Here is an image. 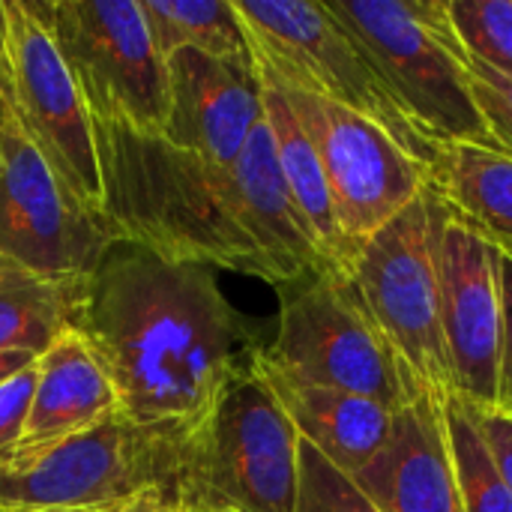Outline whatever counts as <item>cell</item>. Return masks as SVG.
I'll use <instances>...</instances> for the list:
<instances>
[{
	"instance_id": "1",
	"label": "cell",
	"mask_w": 512,
	"mask_h": 512,
	"mask_svg": "<svg viewBox=\"0 0 512 512\" xmlns=\"http://www.w3.org/2000/svg\"><path fill=\"white\" fill-rule=\"evenodd\" d=\"M75 330L105 369L120 414L171 441L192 435L258 345L216 270L114 243L93 267Z\"/></svg>"
},
{
	"instance_id": "2",
	"label": "cell",
	"mask_w": 512,
	"mask_h": 512,
	"mask_svg": "<svg viewBox=\"0 0 512 512\" xmlns=\"http://www.w3.org/2000/svg\"><path fill=\"white\" fill-rule=\"evenodd\" d=\"M93 135L114 243L267 282V267L231 210L228 174L210 171L162 135L99 120Z\"/></svg>"
},
{
	"instance_id": "3",
	"label": "cell",
	"mask_w": 512,
	"mask_h": 512,
	"mask_svg": "<svg viewBox=\"0 0 512 512\" xmlns=\"http://www.w3.org/2000/svg\"><path fill=\"white\" fill-rule=\"evenodd\" d=\"M255 348L207 420L174 447L168 504L297 512L300 435L258 372Z\"/></svg>"
},
{
	"instance_id": "4",
	"label": "cell",
	"mask_w": 512,
	"mask_h": 512,
	"mask_svg": "<svg viewBox=\"0 0 512 512\" xmlns=\"http://www.w3.org/2000/svg\"><path fill=\"white\" fill-rule=\"evenodd\" d=\"M360 42L414 129L435 147H495L447 0H324ZM498 150V147H495Z\"/></svg>"
},
{
	"instance_id": "5",
	"label": "cell",
	"mask_w": 512,
	"mask_h": 512,
	"mask_svg": "<svg viewBox=\"0 0 512 512\" xmlns=\"http://www.w3.org/2000/svg\"><path fill=\"white\" fill-rule=\"evenodd\" d=\"M345 273L384 339L411 402L432 399L444 405L453 396V372L441 324L432 180L354 252Z\"/></svg>"
},
{
	"instance_id": "6",
	"label": "cell",
	"mask_w": 512,
	"mask_h": 512,
	"mask_svg": "<svg viewBox=\"0 0 512 512\" xmlns=\"http://www.w3.org/2000/svg\"><path fill=\"white\" fill-rule=\"evenodd\" d=\"M258 75L351 108L384 126L423 162L438 150L414 129L360 42L315 0H234Z\"/></svg>"
},
{
	"instance_id": "7",
	"label": "cell",
	"mask_w": 512,
	"mask_h": 512,
	"mask_svg": "<svg viewBox=\"0 0 512 512\" xmlns=\"http://www.w3.org/2000/svg\"><path fill=\"white\" fill-rule=\"evenodd\" d=\"M3 12V78L9 105L63 195L108 231L93 120L54 42L48 0H3Z\"/></svg>"
},
{
	"instance_id": "8",
	"label": "cell",
	"mask_w": 512,
	"mask_h": 512,
	"mask_svg": "<svg viewBox=\"0 0 512 512\" xmlns=\"http://www.w3.org/2000/svg\"><path fill=\"white\" fill-rule=\"evenodd\" d=\"M261 354L297 384L357 393L393 411L411 405L348 273L327 270L279 288L276 339L261 345Z\"/></svg>"
},
{
	"instance_id": "9",
	"label": "cell",
	"mask_w": 512,
	"mask_h": 512,
	"mask_svg": "<svg viewBox=\"0 0 512 512\" xmlns=\"http://www.w3.org/2000/svg\"><path fill=\"white\" fill-rule=\"evenodd\" d=\"M174 444L135 429L120 408L96 426L0 456V507H108L141 489L168 498Z\"/></svg>"
},
{
	"instance_id": "10",
	"label": "cell",
	"mask_w": 512,
	"mask_h": 512,
	"mask_svg": "<svg viewBox=\"0 0 512 512\" xmlns=\"http://www.w3.org/2000/svg\"><path fill=\"white\" fill-rule=\"evenodd\" d=\"M48 24L90 120L165 135L168 66L138 0H48Z\"/></svg>"
},
{
	"instance_id": "11",
	"label": "cell",
	"mask_w": 512,
	"mask_h": 512,
	"mask_svg": "<svg viewBox=\"0 0 512 512\" xmlns=\"http://www.w3.org/2000/svg\"><path fill=\"white\" fill-rule=\"evenodd\" d=\"M258 78L285 96L288 108L309 135L330 189L339 231L351 252L390 225L429 186L432 165L402 147L375 120L276 84L264 75Z\"/></svg>"
},
{
	"instance_id": "12",
	"label": "cell",
	"mask_w": 512,
	"mask_h": 512,
	"mask_svg": "<svg viewBox=\"0 0 512 512\" xmlns=\"http://www.w3.org/2000/svg\"><path fill=\"white\" fill-rule=\"evenodd\" d=\"M6 12L0 0V258L48 276H90L114 237L60 189L18 123L3 78Z\"/></svg>"
},
{
	"instance_id": "13",
	"label": "cell",
	"mask_w": 512,
	"mask_h": 512,
	"mask_svg": "<svg viewBox=\"0 0 512 512\" xmlns=\"http://www.w3.org/2000/svg\"><path fill=\"white\" fill-rule=\"evenodd\" d=\"M435 267L453 396L471 408H495L504 336L501 249L471 222L447 210L438 192Z\"/></svg>"
},
{
	"instance_id": "14",
	"label": "cell",
	"mask_w": 512,
	"mask_h": 512,
	"mask_svg": "<svg viewBox=\"0 0 512 512\" xmlns=\"http://www.w3.org/2000/svg\"><path fill=\"white\" fill-rule=\"evenodd\" d=\"M165 141L216 174H231L252 129L264 117L255 63H228L201 51H177L168 63Z\"/></svg>"
},
{
	"instance_id": "15",
	"label": "cell",
	"mask_w": 512,
	"mask_h": 512,
	"mask_svg": "<svg viewBox=\"0 0 512 512\" xmlns=\"http://www.w3.org/2000/svg\"><path fill=\"white\" fill-rule=\"evenodd\" d=\"M228 201L243 234L264 261L270 285L285 288L306 276L330 270L294 198L288 195L276 162L273 135L264 117L252 129L228 174Z\"/></svg>"
},
{
	"instance_id": "16",
	"label": "cell",
	"mask_w": 512,
	"mask_h": 512,
	"mask_svg": "<svg viewBox=\"0 0 512 512\" xmlns=\"http://www.w3.org/2000/svg\"><path fill=\"white\" fill-rule=\"evenodd\" d=\"M381 512H465L444 432V405L414 399L387 447L351 477Z\"/></svg>"
},
{
	"instance_id": "17",
	"label": "cell",
	"mask_w": 512,
	"mask_h": 512,
	"mask_svg": "<svg viewBox=\"0 0 512 512\" xmlns=\"http://www.w3.org/2000/svg\"><path fill=\"white\" fill-rule=\"evenodd\" d=\"M255 366L291 417L297 435L342 474H360L387 447L399 411L357 393L297 384L264 360L261 345L255 348Z\"/></svg>"
},
{
	"instance_id": "18",
	"label": "cell",
	"mask_w": 512,
	"mask_h": 512,
	"mask_svg": "<svg viewBox=\"0 0 512 512\" xmlns=\"http://www.w3.org/2000/svg\"><path fill=\"white\" fill-rule=\"evenodd\" d=\"M117 411L114 387L78 330L63 333L36 360V387L18 447L84 432Z\"/></svg>"
},
{
	"instance_id": "19",
	"label": "cell",
	"mask_w": 512,
	"mask_h": 512,
	"mask_svg": "<svg viewBox=\"0 0 512 512\" xmlns=\"http://www.w3.org/2000/svg\"><path fill=\"white\" fill-rule=\"evenodd\" d=\"M261 105H264V120L273 135V150H276V162H279L282 180L288 186V195L294 198L327 267L336 273H345L354 252L348 249V243L339 231L318 153H315L309 135L303 132L300 120L288 108L285 96L267 81H261Z\"/></svg>"
},
{
	"instance_id": "20",
	"label": "cell",
	"mask_w": 512,
	"mask_h": 512,
	"mask_svg": "<svg viewBox=\"0 0 512 512\" xmlns=\"http://www.w3.org/2000/svg\"><path fill=\"white\" fill-rule=\"evenodd\" d=\"M87 276H48L0 258V351L42 357L75 330Z\"/></svg>"
},
{
	"instance_id": "21",
	"label": "cell",
	"mask_w": 512,
	"mask_h": 512,
	"mask_svg": "<svg viewBox=\"0 0 512 512\" xmlns=\"http://www.w3.org/2000/svg\"><path fill=\"white\" fill-rule=\"evenodd\" d=\"M432 186L447 210L512 255V156L480 144L441 147Z\"/></svg>"
},
{
	"instance_id": "22",
	"label": "cell",
	"mask_w": 512,
	"mask_h": 512,
	"mask_svg": "<svg viewBox=\"0 0 512 512\" xmlns=\"http://www.w3.org/2000/svg\"><path fill=\"white\" fill-rule=\"evenodd\" d=\"M168 63L177 51H201L228 63H255L234 0H138Z\"/></svg>"
},
{
	"instance_id": "23",
	"label": "cell",
	"mask_w": 512,
	"mask_h": 512,
	"mask_svg": "<svg viewBox=\"0 0 512 512\" xmlns=\"http://www.w3.org/2000/svg\"><path fill=\"white\" fill-rule=\"evenodd\" d=\"M444 432L465 512H512V492L501 480L465 399L450 396L444 402Z\"/></svg>"
},
{
	"instance_id": "24",
	"label": "cell",
	"mask_w": 512,
	"mask_h": 512,
	"mask_svg": "<svg viewBox=\"0 0 512 512\" xmlns=\"http://www.w3.org/2000/svg\"><path fill=\"white\" fill-rule=\"evenodd\" d=\"M447 12L468 57L512 78V0H447Z\"/></svg>"
},
{
	"instance_id": "25",
	"label": "cell",
	"mask_w": 512,
	"mask_h": 512,
	"mask_svg": "<svg viewBox=\"0 0 512 512\" xmlns=\"http://www.w3.org/2000/svg\"><path fill=\"white\" fill-rule=\"evenodd\" d=\"M297 512H381L360 486L333 468L312 444L300 438V492Z\"/></svg>"
},
{
	"instance_id": "26",
	"label": "cell",
	"mask_w": 512,
	"mask_h": 512,
	"mask_svg": "<svg viewBox=\"0 0 512 512\" xmlns=\"http://www.w3.org/2000/svg\"><path fill=\"white\" fill-rule=\"evenodd\" d=\"M465 66H468V81L477 99V108L489 126V135L501 153L512 156V78L477 63L465 51Z\"/></svg>"
},
{
	"instance_id": "27",
	"label": "cell",
	"mask_w": 512,
	"mask_h": 512,
	"mask_svg": "<svg viewBox=\"0 0 512 512\" xmlns=\"http://www.w3.org/2000/svg\"><path fill=\"white\" fill-rule=\"evenodd\" d=\"M36 387V363L0 381V456L21 444Z\"/></svg>"
},
{
	"instance_id": "28",
	"label": "cell",
	"mask_w": 512,
	"mask_h": 512,
	"mask_svg": "<svg viewBox=\"0 0 512 512\" xmlns=\"http://www.w3.org/2000/svg\"><path fill=\"white\" fill-rule=\"evenodd\" d=\"M471 414L501 480L512 492V414H504L498 408H471Z\"/></svg>"
},
{
	"instance_id": "29",
	"label": "cell",
	"mask_w": 512,
	"mask_h": 512,
	"mask_svg": "<svg viewBox=\"0 0 512 512\" xmlns=\"http://www.w3.org/2000/svg\"><path fill=\"white\" fill-rule=\"evenodd\" d=\"M501 297H504V336L498 372V411L512 414V255L501 249Z\"/></svg>"
},
{
	"instance_id": "30",
	"label": "cell",
	"mask_w": 512,
	"mask_h": 512,
	"mask_svg": "<svg viewBox=\"0 0 512 512\" xmlns=\"http://www.w3.org/2000/svg\"><path fill=\"white\" fill-rule=\"evenodd\" d=\"M99 512H177V510L168 504V498H165L159 489H141V492H135V495H129V498H120V501H114V504L102 507Z\"/></svg>"
},
{
	"instance_id": "31",
	"label": "cell",
	"mask_w": 512,
	"mask_h": 512,
	"mask_svg": "<svg viewBox=\"0 0 512 512\" xmlns=\"http://www.w3.org/2000/svg\"><path fill=\"white\" fill-rule=\"evenodd\" d=\"M36 360H39V357L24 354V351H0V381H6V378H12L15 372L33 366Z\"/></svg>"
},
{
	"instance_id": "32",
	"label": "cell",
	"mask_w": 512,
	"mask_h": 512,
	"mask_svg": "<svg viewBox=\"0 0 512 512\" xmlns=\"http://www.w3.org/2000/svg\"><path fill=\"white\" fill-rule=\"evenodd\" d=\"M102 507H33V510H12V512H99Z\"/></svg>"
},
{
	"instance_id": "33",
	"label": "cell",
	"mask_w": 512,
	"mask_h": 512,
	"mask_svg": "<svg viewBox=\"0 0 512 512\" xmlns=\"http://www.w3.org/2000/svg\"><path fill=\"white\" fill-rule=\"evenodd\" d=\"M174 507V504H171ZM177 512H237V510H228V507H174Z\"/></svg>"
},
{
	"instance_id": "34",
	"label": "cell",
	"mask_w": 512,
	"mask_h": 512,
	"mask_svg": "<svg viewBox=\"0 0 512 512\" xmlns=\"http://www.w3.org/2000/svg\"><path fill=\"white\" fill-rule=\"evenodd\" d=\"M0 512H12V510H6V507H0Z\"/></svg>"
}]
</instances>
